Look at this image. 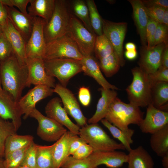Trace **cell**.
I'll list each match as a JSON object with an SVG mask.
<instances>
[{"label": "cell", "mask_w": 168, "mask_h": 168, "mask_svg": "<svg viewBox=\"0 0 168 168\" xmlns=\"http://www.w3.org/2000/svg\"><path fill=\"white\" fill-rule=\"evenodd\" d=\"M75 135L67 131L55 143L53 151L54 168H60L69 156L68 151L70 142Z\"/></svg>", "instance_id": "d4e9b609"}, {"label": "cell", "mask_w": 168, "mask_h": 168, "mask_svg": "<svg viewBox=\"0 0 168 168\" xmlns=\"http://www.w3.org/2000/svg\"><path fill=\"white\" fill-rule=\"evenodd\" d=\"M80 61L84 74L93 78L101 87L105 89H119L105 79L101 72L98 63L92 56L83 55V58Z\"/></svg>", "instance_id": "7402d4cb"}, {"label": "cell", "mask_w": 168, "mask_h": 168, "mask_svg": "<svg viewBox=\"0 0 168 168\" xmlns=\"http://www.w3.org/2000/svg\"><path fill=\"white\" fill-rule=\"evenodd\" d=\"M67 1L55 0L53 15L43 28L46 43L66 35L71 14Z\"/></svg>", "instance_id": "277c9868"}, {"label": "cell", "mask_w": 168, "mask_h": 168, "mask_svg": "<svg viewBox=\"0 0 168 168\" xmlns=\"http://www.w3.org/2000/svg\"><path fill=\"white\" fill-rule=\"evenodd\" d=\"M79 135L93 148L94 152L125 150L121 143L110 138L97 123L82 127L80 129Z\"/></svg>", "instance_id": "5b68a950"}, {"label": "cell", "mask_w": 168, "mask_h": 168, "mask_svg": "<svg viewBox=\"0 0 168 168\" xmlns=\"http://www.w3.org/2000/svg\"><path fill=\"white\" fill-rule=\"evenodd\" d=\"M78 97L80 102L83 106H88L91 100V93L89 88L84 86L80 87L78 91Z\"/></svg>", "instance_id": "c3c4849f"}, {"label": "cell", "mask_w": 168, "mask_h": 168, "mask_svg": "<svg viewBox=\"0 0 168 168\" xmlns=\"http://www.w3.org/2000/svg\"><path fill=\"white\" fill-rule=\"evenodd\" d=\"M125 48L126 50H136V46L133 43L128 42L126 43L125 44Z\"/></svg>", "instance_id": "6f0895ef"}, {"label": "cell", "mask_w": 168, "mask_h": 168, "mask_svg": "<svg viewBox=\"0 0 168 168\" xmlns=\"http://www.w3.org/2000/svg\"><path fill=\"white\" fill-rule=\"evenodd\" d=\"M144 113L139 107L127 104L117 97L110 105L105 119L117 128L133 136L134 130L129 128L130 124L139 126Z\"/></svg>", "instance_id": "7a4b0ae2"}, {"label": "cell", "mask_w": 168, "mask_h": 168, "mask_svg": "<svg viewBox=\"0 0 168 168\" xmlns=\"http://www.w3.org/2000/svg\"><path fill=\"white\" fill-rule=\"evenodd\" d=\"M7 19V12L6 6L0 1V25L3 26Z\"/></svg>", "instance_id": "816d5d0a"}, {"label": "cell", "mask_w": 168, "mask_h": 168, "mask_svg": "<svg viewBox=\"0 0 168 168\" xmlns=\"http://www.w3.org/2000/svg\"><path fill=\"white\" fill-rule=\"evenodd\" d=\"M99 60L98 63L101 70L107 77L115 74L121 67L119 57L114 51L110 55Z\"/></svg>", "instance_id": "1f68e13d"}, {"label": "cell", "mask_w": 168, "mask_h": 168, "mask_svg": "<svg viewBox=\"0 0 168 168\" xmlns=\"http://www.w3.org/2000/svg\"><path fill=\"white\" fill-rule=\"evenodd\" d=\"M62 103L61 99L58 97H55L50 100L45 108L47 116L66 127L69 131L74 134L79 135V126L70 119L68 114L62 107Z\"/></svg>", "instance_id": "2e32d148"}, {"label": "cell", "mask_w": 168, "mask_h": 168, "mask_svg": "<svg viewBox=\"0 0 168 168\" xmlns=\"http://www.w3.org/2000/svg\"><path fill=\"white\" fill-rule=\"evenodd\" d=\"M151 134V147L158 156L162 157L168 153V124Z\"/></svg>", "instance_id": "f1b7e54d"}, {"label": "cell", "mask_w": 168, "mask_h": 168, "mask_svg": "<svg viewBox=\"0 0 168 168\" xmlns=\"http://www.w3.org/2000/svg\"><path fill=\"white\" fill-rule=\"evenodd\" d=\"M148 76L152 85L159 82H168V68L161 66L155 72L148 74Z\"/></svg>", "instance_id": "f6af8a7d"}, {"label": "cell", "mask_w": 168, "mask_h": 168, "mask_svg": "<svg viewBox=\"0 0 168 168\" xmlns=\"http://www.w3.org/2000/svg\"><path fill=\"white\" fill-rule=\"evenodd\" d=\"M31 144L22 148L14 151L5 156L4 157L5 168H17L20 166Z\"/></svg>", "instance_id": "8d00e7d4"}, {"label": "cell", "mask_w": 168, "mask_h": 168, "mask_svg": "<svg viewBox=\"0 0 168 168\" xmlns=\"http://www.w3.org/2000/svg\"><path fill=\"white\" fill-rule=\"evenodd\" d=\"M162 157V163L164 168H168V153Z\"/></svg>", "instance_id": "9f6ffc18"}, {"label": "cell", "mask_w": 168, "mask_h": 168, "mask_svg": "<svg viewBox=\"0 0 168 168\" xmlns=\"http://www.w3.org/2000/svg\"><path fill=\"white\" fill-rule=\"evenodd\" d=\"M61 168H96L89 157L77 159L69 156L61 166Z\"/></svg>", "instance_id": "f35d334b"}, {"label": "cell", "mask_w": 168, "mask_h": 168, "mask_svg": "<svg viewBox=\"0 0 168 168\" xmlns=\"http://www.w3.org/2000/svg\"><path fill=\"white\" fill-rule=\"evenodd\" d=\"M168 26L158 23L154 35L153 46L161 43L168 44Z\"/></svg>", "instance_id": "b9f144b4"}, {"label": "cell", "mask_w": 168, "mask_h": 168, "mask_svg": "<svg viewBox=\"0 0 168 168\" xmlns=\"http://www.w3.org/2000/svg\"><path fill=\"white\" fill-rule=\"evenodd\" d=\"M133 10V18L142 46L146 47V30L149 17L141 0H128Z\"/></svg>", "instance_id": "cb8c5ba5"}, {"label": "cell", "mask_w": 168, "mask_h": 168, "mask_svg": "<svg viewBox=\"0 0 168 168\" xmlns=\"http://www.w3.org/2000/svg\"><path fill=\"white\" fill-rule=\"evenodd\" d=\"M29 117L37 120L38 126L37 134L44 141L56 142L67 131L63 126L44 116L36 108L32 111Z\"/></svg>", "instance_id": "9c48e42d"}, {"label": "cell", "mask_w": 168, "mask_h": 168, "mask_svg": "<svg viewBox=\"0 0 168 168\" xmlns=\"http://www.w3.org/2000/svg\"><path fill=\"white\" fill-rule=\"evenodd\" d=\"M82 58L76 43L65 35L46 44L43 59L66 58L81 60Z\"/></svg>", "instance_id": "ba28073f"}, {"label": "cell", "mask_w": 168, "mask_h": 168, "mask_svg": "<svg viewBox=\"0 0 168 168\" xmlns=\"http://www.w3.org/2000/svg\"><path fill=\"white\" fill-rule=\"evenodd\" d=\"M168 82H156L152 86L151 104L162 111L168 112Z\"/></svg>", "instance_id": "83f0119b"}, {"label": "cell", "mask_w": 168, "mask_h": 168, "mask_svg": "<svg viewBox=\"0 0 168 168\" xmlns=\"http://www.w3.org/2000/svg\"><path fill=\"white\" fill-rule=\"evenodd\" d=\"M133 79L126 89L129 103L139 107H147L151 104L152 85L148 74L139 67L131 69Z\"/></svg>", "instance_id": "3957f363"}, {"label": "cell", "mask_w": 168, "mask_h": 168, "mask_svg": "<svg viewBox=\"0 0 168 168\" xmlns=\"http://www.w3.org/2000/svg\"><path fill=\"white\" fill-rule=\"evenodd\" d=\"M128 168H153L154 162L149 153L140 146L132 149L127 154Z\"/></svg>", "instance_id": "484cf974"}, {"label": "cell", "mask_w": 168, "mask_h": 168, "mask_svg": "<svg viewBox=\"0 0 168 168\" xmlns=\"http://www.w3.org/2000/svg\"><path fill=\"white\" fill-rule=\"evenodd\" d=\"M28 8L29 15L44 19L47 23L51 18L54 8L55 0H30Z\"/></svg>", "instance_id": "4316f807"}, {"label": "cell", "mask_w": 168, "mask_h": 168, "mask_svg": "<svg viewBox=\"0 0 168 168\" xmlns=\"http://www.w3.org/2000/svg\"><path fill=\"white\" fill-rule=\"evenodd\" d=\"M99 90L101 91V97L98 101L95 113L88 120L89 124L97 123L105 118L110 105L117 97L115 90L105 89L102 87Z\"/></svg>", "instance_id": "603a6c76"}, {"label": "cell", "mask_w": 168, "mask_h": 168, "mask_svg": "<svg viewBox=\"0 0 168 168\" xmlns=\"http://www.w3.org/2000/svg\"><path fill=\"white\" fill-rule=\"evenodd\" d=\"M163 42L149 48L142 46L138 64L148 74L155 72L161 66L162 52L166 45Z\"/></svg>", "instance_id": "9a60e30c"}, {"label": "cell", "mask_w": 168, "mask_h": 168, "mask_svg": "<svg viewBox=\"0 0 168 168\" xmlns=\"http://www.w3.org/2000/svg\"><path fill=\"white\" fill-rule=\"evenodd\" d=\"M30 0H0L2 4L5 6L10 7L16 6L20 11L25 15L28 14L26 11L28 4Z\"/></svg>", "instance_id": "bcb514c9"}, {"label": "cell", "mask_w": 168, "mask_h": 168, "mask_svg": "<svg viewBox=\"0 0 168 168\" xmlns=\"http://www.w3.org/2000/svg\"><path fill=\"white\" fill-rule=\"evenodd\" d=\"M72 7L75 15L82 22L84 26L91 33L96 34L91 26L87 5L82 0H75L72 2Z\"/></svg>", "instance_id": "e575fe53"}, {"label": "cell", "mask_w": 168, "mask_h": 168, "mask_svg": "<svg viewBox=\"0 0 168 168\" xmlns=\"http://www.w3.org/2000/svg\"><path fill=\"white\" fill-rule=\"evenodd\" d=\"M2 26L3 32L10 42L19 63L21 65H26L27 60L26 51V43L23 38L14 28L8 18Z\"/></svg>", "instance_id": "d6986e66"}, {"label": "cell", "mask_w": 168, "mask_h": 168, "mask_svg": "<svg viewBox=\"0 0 168 168\" xmlns=\"http://www.w3.org/2000/svg\"><path fill=\"white\" fill-rule=\"evenodd\" d=\"M66 35L76 43L82 55H91L94 52L97 35L90 32L72 14Z\"/></svg>", "instance_id": "52a82bcc"}, {"label": "cell", "mask_w": 168, "mask_h": 168, "mask_svg": "<svg viewBox=\"0 0 168 168\" xmlns=\"http://www.w3.org/2000/svg\"><path fill=\"white\" fill-rule=\"evenodd\" d=\"M0 168H5L4 165V158L0 156Z\"/></svg>", "instance_id": "680465c9"}, {"label": "cell", "mask_w": 168, "mask_h": 168, "mask_svg": "<svg viewBox=\"0 0 168 168\" xmlns=\"http://www.w3.org/2000/svg\"><path fill=\"white\" fill-rule=\"evenodd\" d=\"M45 23L46 21L42 18L34 17L32 33L26 45L27 58L44 59L46 43L43 28Z\"/></svg>", "instance_id": "8fae6325"}, {"label": "cell", "mask_w": 168, "mask_h": 168, "mask_svg": "<svg viewBox=\"0 0 168 168\" xmlns=\"http://www.w3.org/2000/svg\"><path fill=\"white\" fill-rule=\"evenodd\" d=\"M91 26L96 34L98 36L103 34L102 19L99 14L95 2L93 0H87Z\"/></svg>", "instance_id": "d590c367"}, {"label": "cell", "mask_w": 168, "mask_h": 168, "mask_svg": "<svg viewBox=\"0 0 168 168\" xmlns=\"http://www.w3.org/2000/svg\"><path fill=\"white\" fill-rule=\"evenodd\" d=\"M162 23L168 26V8L165 11L162 18Z\"/></svg>", "instance_id": "11a10c76"}, {"label": "cell", "mask_w": 168, "mask_h": 168, "mask_svg": "<svg viewBox=\"0 0 168 168\" xmlns=\"http://www.w3.org/2000/svg\"><path fill=\"white\" fill-rule=\"evenodd\" d=\"M54 92L59 96L63 108L79 126L82 127L87 125V119L83 115L77 99L71 91L60 84H57L54 88Z\"/></svg>", "instance_id": "7c38bea8"}, {"label": "cell", "mask_w": 168, "mask_h": 168, "mask_svg": "<svg viewBox=\"0 0 168 168\" xmlns=\"http://www.w3.org/2000/svg\"><path fill=\"white\" fill-rule=\"evenodd\" d=\"M126 58L130 60L135 59L137 56V53L136 50H126L125 52Z\"/></svg>", "instance_id": "db71d44e"}, {"label": "cell", "mask_w": 168, "mask_h": 168, "mask_svg": "<svg viewBox=\"0 0 168 168\" xmlns=\"http://www.w3.org/2000/svg\"><path fill=\"white\" fill-rule=\"evenodd\" d=\"M96 168L104 165L109 168H119L127 161L125 153L116 150L93 152L89 157Z\"/></svg>", "instance_id": "44dd1931"}, {"label": "cell", "mask_w": 168, "mask_h": 168, "mask_svg": "<svg viewBox=\"0 0 168 168\" xmlns=\"http://www.w3.org/2000/svg\"><path fill=\"white\" fill-rule=\"evenodd\" d=\"M28 77L27 65H21L14 53L8 58L1 63L2 88L8 92L16 102L22 97V91L26 87Z\"/></svg>", "instance_id": "6da1fadb"}, {"label": "cell", "mask_w": 168, "mask_h": 168, "mask_svg": "<svg viewBox=\"0 0 168 168\" xmlns=\"http://www.w3.org/2000/svg\"><path fill=\"white\" fill-rule=\"evenodd\" d=\"M158 23L149 17L146 30L147 47L148 48L153 46L154 36Z\"/></svg>", "instance_id": "ee69618b"}, {"label": "cell", "mask_w": 168, "mask_h": 168, "mask_svg": "<svg viewBox=\"0 0 168 168\" xmlns=\"http://www.w3.org/2000/svg\"><path fill=\"white\" fill-rule=\"evenodd\" d=\"M161 66L168 68V44L166 45L162 53Z\"/></svg>", "instance_id": "f5cc1de1"}, {"label": "cell", "mask_w": 168, "mask_h": 168, "mask_svg": "<svg viewBox=\"0 0 168 168\" xmlns=\"http://www.w3.org/2000/svg\"><path fill=\"white\" fill-rule=\"evenodd\" d=\"M168 124V112L161 110L150 104L147 108L145 118L139 126L141 132L152 134Z\"/></svg>", "instance_id": "e0dca14e"}, {"label": "cell", "mask_w": 168, "mask_h": 168, "mask_svg": "<svg viewBox=\"0 0 168 168\" xmlns=\"http://www.w3.org/2000/svg\"><path fill=\"white\" fill-rule=\"evenodd\" d=\"M44 60L47 74L57 78L60 84L66 87L71 78L82 72L80 60L66 58Z\"/></svg>", "instance_id": "8992f818"}, {"label": "cell", "mask_w": 168, "mask_h": 168, "mask_svg": "<svg viewBox=\"0 0 168 168\" xmlns=\"http://www.w3.org/2000/svg\"><path fill=\"white\" fill-rule=\"evenodd\" d=\"M86 143L81 137L75 135L72 138L69 146L68 155H72L82 144Z\"/></svg>", "instance_id": "681fc988"}, {"label": "cell", "mask_w": 168, "mask_h": 168, "mask_svg": "<svg viewBox=\"0 0 168 168\" xmlns=\"http://www.w3.org/2000/svg\"><path fill=\"white\" fill-rule=\"evenodd\" d=\"M36 145L37 144L34 142L31 144L20 166H25L31 168H36Z\"/></svg>", "instance_id": "60d3db41"}, {"label": "cell", "mask_w": 168, "mask_h": 168, "mask_svg": "<svg viewBox=\"0 0 168 168\" xmlns=\"http://www.w3.org/2000/svg\"><path fill=\"white\" fill-rule=\"evenodd\" d=\"M17 130L11 121L0 116V156H4L5 141L9 136L16 134Z\"/></svg>", "instance_id": "74e56055"}, {"label": "cell", "mask_w": 168, "mask_h": 168, "mask_svg": "<svg viewBox=\"0 0 168 168\" xmlns=\"http://www.w3.org/2000/svg\"><path fill=\"white\" fill-rule=\"evenodd\" d=\"M26 65L28 70L26 87L34 85H45L53 89L55 87V79L47 74L43 59L28 58Z\"/></svg>", "instance_id": "4fadbf2b"}, {"label": "cell", "mask_w": 168, "mask_h": 168, "mask_svg": "<svg viewBox=\"0 0 168 168\" xmlns=\"http://www.w3.org/2000/svg\"><path fill=\"white\" fill-rule=\"evenodd\" d=\"M144 6L145 11L150 18L159 23H162V18L166 8L160 7Z\"/></svg>", "instance_id": "7bdbcfd3"}, {"label": "cell", "mask_w": 168, "mask_h": 168, "mask_svg": "<svg viewBox=\"0 0 168 168\" xmlns=\"http://www.w3.org/2000/svg\"><path fill=\"white\" fill-rule=\"evenodd\" d=\"M3 33V29L2 26L0 25V37Z\"/></svg>", "instance_id": "94428289"}, {"label": "cell", "mask_w": 168, "mask_h": 168, "mask_svg": "<svg viewBox=\"0 0 168 168\" xmlns=\"http://www.w3.org/2000/svg\"><path fill=\"white\" fill-rule=\"evenodd\" d=\"M94 52L99 60L110 55L114 52L111 43L103 34L97 35L94 44Z\"/></svg>", "instance_id": "836d02e7"}, {"label": "cell", "mask_w": 168, "mask_h": 168, "mask_svg": "<svg viewBox=\"0 0 168 168\" xmlns=\"http://www.w3.org/2000/svg\"><path fill=\"white\" fill-rule=\"evenodd\" d=\"M55 144L50 146L37 144L36 168H54L53 151Z\"/></svg>", "instance_id": "4dcf8cb0"}, {"label": "cell", "mask_w": 168, "mask_h": 168, "mask_svg": "<svg viewBox=\"0 0 168 168\" xmlns=\"http://www.w3.org/2000/svg\"><path fill=\"white\" fill-rule=\"evenodd\" d=\"M93 152V148L89 145L85 143L79 147L72 156L76 159H83L88 157Z\"/></svg>", "instance_id": "7dc6e473"}, {"label": "cell", "mask_w": 168, "mask_h": 168, "mask_svg": "<svg viewBox=\"0 0 168 168\" xmlns=\"http://www.w3.org/2000/svg\"><path fill=\"white\" fill-rule=\"evenodd\" d=\"M54 89L47 86L39 85L35 86L17 102V105L23 115V118L27 119L32 111L35 108V105L39 101L52 95Z\"/></svg>", "instance_id": "5bb4252c"}, {"label": "cell", "mask_w": 168, "mask_h": 168, "mask_svg": "<svg viewBox=\"0 0 168 168\" xmlns=\"http://www.w3.org/2000/svg\"><path fill=\"white\" fill-rule=\"evenodd\" d=\"M8 18L12 25L23 38L26 43L32 33L34 17L25 15L13 7L5 6Z\"/></svg>", "instance_id": "ffe728a7"}, {"label": "cell", "mask_w": 168, "mask_h": 168, "mask_svg": "<svg viewBox=\"0 0 168 168\" xmlns=\"http://www.w3.org/2000/svg\"><path fill=\"white\" fill-rule=\"evenodd\" d=\"M1 63L0 62V90L2 89L1 82Z\"/></svg>", "instance_id": "91938a15"}, {"label": "cell", "mask_w": 168, "mask_h": 168, "mask_svg": "<svg viewBox=\"0 0 168 168\" xmlns=\"http://www.w3.org/2000/svg\"><path fill=\"white\" fill-rule=\"evenodd\" d=\"M100 121L109 130L113 136L119 141L124 146L125 150L129 152L132 149L131 145L133 142L132 136L112 124L105 118L102 119Z\"/></svg>", "instance_id": "d6a6232c"}, {"label": "cell", "mask_w": 168, "mask_h": 168, "mask_svg": "<svg viewBox=\"0 0 168 168\" xmlns=\"http://www.w3.org/2000/svg\"><path fill=\"white\" fill-rule=\"evenodd\" d=\"M141 1L143 5L146 7H160L168 8L167 0H142Z\"/></svg>", "instance_id": "f907efd6"}, {"label": "cell", "mask_w": 168, "mask_h": 168, "mask_svg": "<svg viewBox=\"0 0 168 168\" xmlns=\"http://www.w3.org/2000/svg\"><path fill=\"white\" fill-rule=\"evenodd\" d=\"M21 111L12 97L2 89L0 90V116L11 119L17 130L22 124Z\"/></svg>", "instance_id": "ac0fdd59"}, {"label": "cell", "mask_w": 168, "mask_h": 168, "mask_svg": "<svg viewBox=\"0 0 168 168\" xmlns=\"http://www.w3.org/2000/svg\"><path fill=\"white\" fill-rule=\"evenodd\" d=\"M34 138L30 135H19L17 133L9 136L5 141L3 157L9 153L30 144Z\"/></svg>", "instance_id": "f546056e"}, {"label": "cell", "mask_w": 168, "mask_h": 168, "mask_svg": "<svg viewBox=\"0 0 168 168\" xmlns=\"http://www.w3.org/2000/svg\"><path fill=\"white\" fill-rule=\"evenodd\" d=\"M103 34L112 44L119 59L121 67L125 64L123 57V44L127 28V23L115 22L102 19Z\"/></svg>", "instance_id": "30bf717a"}, {"label": "cell", "mask_w": 168, "mask_h": 168, "mask_svg": "<svg viewBox=\"0 0 168 168\" xmlns=\"http://www.w3.org/2000/svg\"><path fill=\"white\" fill-rule=\"evenodd\" d=\"M13 53L11 45L3 32L0 37V62H3Z\"/></svg>", "instance_id": "ab89813d"}, {"label": "cell", "mask_w": 168, "mask_h": 168, "mask_svg": "<svg viewBox=\"0 0 168 168\" xmlns=\"http://www.w3.org/2000/svg\"><path fill=\"white\" fill-rule=\"evenodd\" d=\"M17 168H31L25 166H20L18 167Z\"/></svg>", "instance_id": "6125c7cd"}]
</instances>
